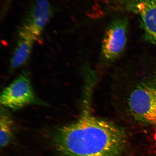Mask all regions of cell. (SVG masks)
<instances>
[{"instance_id": "obj_1", "label": "cell", "mask_w": 156, "mask_h": 156, "mask_svg": "<svg viewBox=\"0 0 156 156\" xmlns=\"http://www.w3.org/2000/svg\"><path fill=\"white\" fill-rule=\"evenodd\" d=\"M53 141L60 156H120L126 137L122 128L85 110L75 122L56 130Z\"/></svg>"}, {"instance_id": "obj_2", "label": "cell", "mask_w": 156, "mask_h": 156, "mask_svg": "<svg viewBox=\"0 0 156 156\" xmlns=\"http://www.w3.org/2000/svg\"><path fill=\"white\" fill-rule=\"evenodd\" d=\"M128 101L130 111L136 119L156 126V73L137 86Z\"/></svg>"}, {"instance_id": "obj_3", "label": "cell", "mask_w": 156, "mask_h": 156, "mask_svg": "<svg viewBox=\"0 0 156 156\" xmlns=\"http://www.w3.org/2000/svg\"><path fill=\"white\" fill-rule=\"evenodd\" d=\"M120 9L139 17L145 40L156 45V0H109Z\"/></svg>"}, {"instance_id": "obj_4", "label": "cell", "mask_w": 156, "mask_h": 156, "mask_svg": "<svg viewBox=\"0 0 156 156\" xmlns=\"http://www.w3.org/2000/svg\"><path fill=\"white\" fill-rule=\"evenodd\" d=\"M128 27V20L125 17L115 19L107 27L101 46L103 59L112 61L123 51L127 40Z\"/></svg>"}, {"instance_id": "obj_5", "label": "cell", "mask_w": 156, "mask_h": 156, "mask_svg": "<svg viewBox=\"0 0 156 156\" xmlns=\"http://www.w3.org/2000/svg\"><path fill=\"white\" fill-rule=\"evenodd\" d=\"M36 99L30 78L23 73L3 90L0 102L4 106L17 110L34 103Z\"/></svg>"}, {"instance_id": "obj_6", "label": "cell", "mask_w": 156, "mask_h": 156, "mask_svg": "<svg viewBox=\"0 0 156 156\" xmlns=\"http://www.w3.org/2000/svg\"><path fill=\"white\" fill-rule=\"evenodd\" d=\"M19 40L10 62L11 70H15L24 65L32 51L33 44L37 38L20 29Z\"/></svg>"}, {"instance_id": "obj_7", "label": "cell", "mask_w": 156, "mask_h": 156, "mask_svg": "<svg viewBox=\"0 0 156 156\" xmlns=\"http://www.w3.org/2000/svg\"><path fill=\"white\" fill-rule=\"evenodd\" d=\"M14 122L8 115L3 113L0 118V145L4 147L8 145L14 134Z\"/></svg>"}, {"instance_id": "obj_8", "label": "cell", "mask_w": 156, "mask_h": 156, "mask_svg": "<svg viewBox=\"0 0 156 156\" xmlns=\"http://www.w3.org/2000/svg\"><path fill=\"white\" fill-rule=\"evenodd\" d=\"M52 12L51 5L48 0H36L31 7L25 23L35 22Z\"/></svg>"}]
</instances>
